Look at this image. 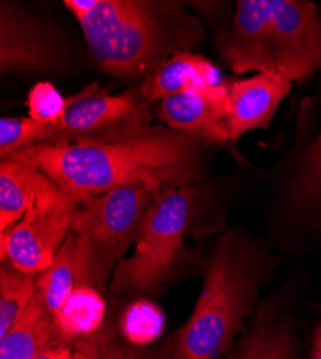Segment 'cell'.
<instances>
[{
	"label": "cell",
	"instance_id": "6da1fadb",
	"mask_svg": "<svg viewBox=\"0 0 321 359\" xmlns=\"http://www.w3.org/2000/svg\"><path fill=\"white\" fill-rule=\"evenodd\" d=\"M205 148L207 144L156 124L148 134L131 140L39 144L8 158L48 175L78 205L123 187L197 186L205 172Z\"/></svg>",
	"mask_w": 321,
	"mask_h": 359
},
{
	"label": "cell",
	"instance_id": "7a4b0ae2",
	"mask_svg": "<svg viewBox=\"0 0 321 359\" xmlns=\"http://www.w3.org/2000/svg\"><path fill=\"white\" fill-rule=\"evenodd\" d=\"M278 259L242 229H229L205 263L190 318L163 345V359H219L247 327Z\"/></svg>",
	"mask_w": 321,
	"mask_h": 359
},
{
	"label": "cell",
	"instance_id": "3957f363",
	"mask_svg": "<svg viewBox=\"0 0 321 359\" xmlns=\"http://www.w3.org/2000/svg\"><path fill=\"white\" fill-rule=\"evenodd\" d=\"M77 20L90 56L104 72L143 82L171 56L205 39L200 18L169 0H97Z\"/></svg>",
	"mask_w": 321,
	"mask_h": 359
},
{
	"label": "cell",
	"instance_id": "277c9868",
	"mask_svg": "<svg viewBox=\"0 0 321 359\" xmlns=\"http://www.w3.org/2000/svg\"><path fill=\"white\" fill-rule=\"evenodd\" d=\"M200 204L197 186L159 191L143 219L133 255L115 267L110 289L131 299L164 290L189 259L186 238L197 220Z\"/></svg>",
	"mask_w": 321,
	"mask_h": 359
},
{
	"label": "cell",
	"instance_id": "5b68a950",
	"mask_svg": "<svg viewBox=\"0 0 321 359\" xmlns=\"http://www.w3.org/2000/svg\"><path fill=\"white\" fill-rule=\"evenodd\" d=\"M159 191L141 186L123 187L77 205L71 226L77 242V285L104 292L115 267L134 245Z\"/></svg>",
	"mask_w": 321,
	"mask_h": 359
},
{
	"label": "cell",
	"instance_id": "8992f818",
	"mask_svg": "<svg viewBox=\"0 0 321 359\" xmlns=\"http://www.w3.org/2000/svg\"><path fill=\"white\" fill-rule=\"evenodd\" d=\"M152 104L138 89L111 94L91 82L67 98L61 121L46 127L44 144H105L141 137L153 124Z\"/></svg>",
	"mask_w": 321,
	"mask_h": 359
},
{
	"label": "cell",
	"instance_id": "52a82bcc",
	"mask_svg": "<svg viewBox=\"0 0 321 359\" xmlns=\"http://www.w3.org/2000/svg\"><path fill=\"white\" fill-rule=\"evenodd\" d=\"M77 204L38 170L31 203L22 220L0 233L2 263L38 276L68 238Z\"/></svg>",
	"mask_w": 321,
	"mask_h": 359
},
{
	"label": "cell",
	"instance_id": "ba28073f",
	"mask_svg": "<svg viewBox=\"0 0 321 359\" xmlns=\"http://www.w3.org/2000/svg\"><path fill=\"white\" fill-rule=\"evenodd\" d=\"M75 49L60 29L12 4H0V69L4 74H67Z\"/></svg>",
	"mask_w": 321,
	"mask_h": 359
},
{
	"label": "cell",
	"instance_id": "9c48e42d",
	"mask_svg": "<svg viewBox=\"0 0 321 359\" xmlns=\"http://www.w3.org/2000/svg\"><path fill=\"white\" fill-rule=\"evenodd\" d=\"M274 71L304 81L321 68V16L313 2L270 0Z\"/></svg>",
	"mask_w": 321,
	"mask_h": 359
},
{
	"label": "cell",
	"instance_id": "30bf717a",
	"mask_svg": "<svg viewBox=\"0 0 321 359\" xmlns=\"http://www.w3.org/2000/svg\"><path fill=\"white\" fill-rule=\"evenodd\" d=\"M225 65L235 74L275 72L271 46L270 0H240L230 26L216 36Z\"/></svg>",
	"mask_w": 321,
	"mask_h": 359
},
{
	"label": "cell",
	"instance_id": "8fae6325",
	"mask_svg": "<svg viewBox=\"0 0 321 359\" xmlns=\"http://www.w3.org/2000/svg\"><path fill=\"white\" fill-rule=\"evenodd\" d=\"M228 85L197 86L160 101L157 116L167 128L207 145L229 147Z\"/></svg>",
	"mask_w": 321,
	"mask_h": 359
},
{
	"label": "cell",
	"instance_id": "7c38bea8",
	"mask_svg": "<svg viewBox=\"0 0 321 359\" xmlns=\"http://www.w3.org/2000/svg\"><path fill=\"white\" fill-rule=\"evenodd\" d=\"M291 89L293 81L277 72L255 74L232 82L228 86L226 111L230 142H237L255 130L268 128Z\"/></svg>",
	"mask_w": 321,
	"mask_h": 359
},
{
	"label": "cell",
	"instance_id": "4fadbf2b",
	"mask_svg": "<svg viewBox=\"0 0 321 359\" xmlns=\"http://www.w3.org/2000/svg\"><path fill=\"white\" fill-rule=\"evenodd\" d=\"M225 359H297L293 322L274 299L261 302Z\"/></svg>",
	"mask_w": 321,
	"mask_h": 359
},
{
	"label": "cell",
	"instance_id": "5bb4252c",
	"mask_svg": "<svg viewBox=\"0 0 321 359\" xmlns=\"http://www.w3.org/2000/svg\"><path fill=\"white\" fill-rule=\"evenodd\" d=\"M221 83L219 71L208 57L186 50L171 56L141 83L138 91L145 101L155 104L197 86Z\"/></svg>",
	"mask_w": 321,
	"mask_h": 359
},
{
	"label": "cell",
	"instance_id": "9a60e30c",
	"mask_svg": "<svg viewBox=\"0 0 321 359\" xmlns=\"http://www.w3.org/2000/svg\"><path fill=\"white\" fill-rule=\"evenodd\" d=\"M60 344L53 316L37 296L9 332L0 337V359H37Z\"/></svg>",
	"mask_w": 321,
	"mask_h": 359
},
{
	"label": "cell",
	"instance_id": "2e32d148",
	"mask_svg": "<svg viewBox=\"0 0 321 359\" xmlns=\"http://www.w3.org/2000/svg\"><path fill=\"white\" fill-rule=\"evenodd\" d=\"M107 302L101 289L77 285L65 305L53 316L58 339L72 346L75 342L101 332Z\"/></svg>",
	"mask_w": 321,
	"mask_h": 359
},
{
	"label": "cell",
	"instance_id": "e0dca14e",
	"mask_svg": "<svg viewBox=\"0 0 321 359\" xmlns=\"http://www.w3.org/2000/svg\"><path fill=\"white\" fill-rule=\"evenodd\" d=\"M38 170L15 158L0 160V233L15 227L34 196Z\"/></svg>",
	"mask_w": 321,
	"mask_h": 359
},
{
	"label": "cell",
	"instance_id": "ac0fdd59",
	"mask_svg": "<svg viewBox=\"0 0 321 359\" xmlns=\"http://www.w3.org/2000/svg\"><path fill=\"white\" fill-rule=\"evenodd\" d=\"M291 207L308 227H321V128L291 184Z\"/></svg>",
	"mask_w": 321,
	"mask_h": 359
},
{
	"label": "cell",
	"instance_id": "d6986e66",
	"mask_svg": "<svg viewBox=\"0 0 321 359\" xmlns=\"http://www.w3.org/2000/svg\"><path fill=\"white\" fill-rule=\"evenodd\" d=\"M77 287V242L70 233L60 252L42 273L37 276V296L42 305L56 315Z\"/></svg>",
	"mask_w": 321,
	"mask_h": 359
},
{
	"label": "cell",
	"instance_id": "ffe728a7",
	"mask_svg": "<svg viewBox=\"0 0 321 359\" xmlns=\"http://www.w3.org/2000/svg\"><path fill=\"white\" fill-rule=\"evenodd\" d=\"M37 297V276L4 263L0 271V337L23 316Z\"/></svg>",
	"mask_w": 321,
	"mask_h": 359
},
{
	"label": "cell",
	"instance_id": "44dd1931",
	"mask_svg": "<svg viewBox=\"0 0 321 359\" xmlns=\"http://www.w3.org/2000/svg\"><path fill=\"white\" fill-rule=\"evenodd\" d=\"M166 325L164 312L148 297H137L126 306L120 318V329L124 339L133 346H144L155 342Z\"/></svg>",
	"mask_w": 321,
	"mask_h": 359
},
{
	"label": "cell",
	"instance_id": "7402d4cb",
	"mask_svg": "<svg viewBox=\"0 0 321 359\" xmlns=\"http://www.w3.org/2000/svg\"><path fill=\"white\" fill-rule=\"evenodd\" d=\"M46 140V126L29 116H4L0 119V158L26 151Z\"/></svg>",
	"mask_w": 321,
	"mask_h": 359
},
{
	"label": "cell",
	"instance_id": "603a6c76",
	"mask_svg": "<svg viewBox=\"0 0 321 359\" xmlns=\"http://www.w3.org/2000/svg\"><path fill=\"white\" fill-rule=\"evenodd\" d=\"M26 105L29 108V118L35 119L42 126L52 127L61 121L67 107V98L58 91L53 83L42 81L29 91Z\"/></svg>",
	"mask_w": 321,
	"mask_h": 359
},
{
	"label": "cell",
	"instance_id": "cb8c5ba5",
	"mask_svg": "<svg viewBox=\"0 0 321 359\" xmlns=\"http://www.w3.org/2000/svg\"><path fill=\"white\" fill-rule=\"evenodd\" d=\"M72 359H149L133 345L117 342L107 335H97L72 345Z\"/></svg>",
	"mask_w": 321,
	"mask_h": 359
},
{
	"label": "cell",
	"instance_id": "d4e9b609",
	"mask_svg": "<svg viewBox=\"0 0 321 359\" xmlns=\"http://www.w3.org/2000/svg\"><path fill=\"white\" fill-rule=\"evenodd\" d=\"M37 359H72V346L60 344Z\"/></svg>",
	"mask_w": 321,
	"mask_h": 359
},
{
	"label": "cell",
	"instance_id": "484cf974",
	"mask_svg": "<svg viewBox=\"0 0 321 359\" xmlns=\"http://www.w3.org/2000/svg\"><path fill=\"white\" fill-rule=\"evenodd\" d=\"M311 359H321V323L315 327V331H314Z\"/></svg>",
	"mask_w": 321,
	"mask_h": 359
}]
</instances>
